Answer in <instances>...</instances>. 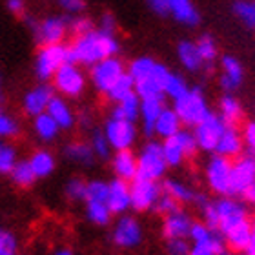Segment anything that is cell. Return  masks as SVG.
Segmentation results:
<instances>
[{"label": "cell", "mask_w": 255, "mask_h": 255, "mask_svg": "<svg viewBox=\"0 0 255 255\" xmlns=\"http://www.w3.org/2000/svg\"><path fill=\"white\" fill-rule=\"evenodd\" d=\"M243 140H245V146L248 149L255 148V121H250L246 123L245 128H243Z\"/></svg>", "instance_id": "cell-51"}, {"label": "cell", "mask_w": 255, "mask_h": 255, "mask_svg": "<svg viewBox=\"0 0 255 255\" xmlns=\"http://www.w3.org/2000/svg\"><path fill=\"white\" fill-rule=\"evenodd\" d=\"M138 115H140V97L137 93H131L129 97L117 102L110 112V117L124 119V121H131V123L137 121Z\"/></svg>", "instance_id": "cell-31"}, {"label": "cell", "mask_w": 255, "mask_h": 255, "mask_svg": "<svg viewBox=\"0 0 255 255\" xmlns=\"http://www.w3.org/2000/svg\"><path fill=\"white\" fill-rule=\"evenodd\" d=\"M195 44H197V49H199L202 60H204V68L212 69V64L215 62V59H217V55H219L215 38L206 33V35H201Z\"/></svg>", "instance_id": "cell-39"}, {"label": "cell", "mask_w": 255, "mask_h": 255, "mask_svg": "<svg viewBox=\"0 0 255 255\" xmlns=\"http://www.w3.org/2000/svg\"><path fill=\"white\" fill-rule=\"evenodd\" d=\"M108 191H110V184L108 182L99 181V179L90 181L88 182V190H86V201L108 202Z\"/></svg>", "instance_id": "cell-45"}, {"label": "cell", "mask_w": 255, "mask_h": 255, "mask_svg": "<svg viewBox=\"0 0 255 255\" xmlns=\"http://www.w3.org/2000/svg\"><path fill=\"white\" fill-rule=\"evenodd\" d=\"M193 223L195 221L191 219V215L186 210L177 208L175 212L164 215V221H162V235H164V239H177V237L188 239Z\"/></svg>", "instance_id": "cell-19"}, {"label": "cell", "mask_w": 255, "mask_h": 255, "mask_svg": "<svg viewBox=\"0 0 255 255\" xmlns=\"http://www.w3.org/2000/svg\"><path fill=\"white\" fill-rule=\"evenodd\" d=\"M245 80V69L239 60L232 57V55H224L221 59V77H219V84L226 93H234L239 90L241 84Z\"/></svg>", "instance_id": "cell-21"}, {"label": "cell", "mask_w": 255, "mask_h": 255, "mask_svg": "<svg viewBox=\"0 0 255 255\" xmlns=\"http://www.w3.org/2000/svg\"><path fill=\"white\" fill-rule=\"evenodd\" d=\"M155 64H157V60L151 59V57H138V59L131 60V64L128 66L126 71L129 73V77L135 82H138V80L146 79V77H149V75L153 73Z\"/></svg>", "instance_id": "cell-40"}, {"label": "cell", "mask_w": 255, "mask_h": 255, "mask_svg": "<svg viewBox=\"0 0 255 255\" xmlns=\"http://www.w3.org/2000/svg\"><path fill=\"white\" fill-rule=\"evenodd\" d=\"M46 112L55 119V123L59 124V128L62 131L71 129V128L75 126V123H77V117H75L71 106H69L68 102H66V99L60 95H55L53 99L49 101Z\"/></svg>", "instance_id": "cell-25"}, {"label": "cell", "mask_w": 255, "mask_h": 255, "mask_svg": "<svg viewBox=\"0 0 255 255\" xmlns=\"http://www.w3.org/2000/svg\"><path fill=\"white\" fill-rule=\"evenodd\" d=\"M86 190H88V182L80 177H71L68 182H66V197L73 202H84L86 201Z\"/></svg>", "instance_id": "cell-43"}, {"label": "cell", "mask_w": 255, "mask_h": 255, "mask_svg": "<svg viewBox=\"0 0 255 255\" xmlns=\"http://www.w3.org/2000/svg\"><path fill=\"white\" fill-rule=\"evenodd\" d=\"M79 124L82 128H91V115H90V113H80V115H79Z\"/></svg>", "instance_id": "cell-57"}, {"label": "cell", "mask_w": 255, "mask_h": 255, "mask_svg": "<svg viewBox=\"0 0 255 255\" xmlns=\"http://www.w3.org/2000/svg\"><path fill=\"white\" fill-rule=\"evenodd\" d=\"M181 129H182V123H181V119H179V115L175 113V110L164 106V110L160 112L159 119H157V123H155V135L164 140V138L173 137V135L179 133Z\"/></svg>", "instance_id": "cell-28"}, {"label": "cell", "mask_w": 255, "mask_h": 255, "mask_svg": "<svg viewBox=\"0 0 255 255\" xmlns=\"http://www.w3.org/2000/svg\"><path fill=\"white\" fill-rule=\"evenodd\" d=\"M20 133V126L16 123L15 117H11L9 113H5L0 108V140L4 138H13Z\"/></svg>", "instance_id": "cell-46"}, {"label": "cell", "mask_w": 255, "mask_h": 255, "mask_svg": "<svg viewBox=\"0 0 255 255\" xmlns=\"http://www.w3.org/2000/svg\"><path fill=\"white\" fill-rule=\"evenodd\" d=\"M243 149H245V140H243V133L239 131V128L226 124L221 137H219V142L215 146L213 153L234 160L243 155Z\"/></svg>", "instance_id": "cell-20"}, {"label": "cell", "mask_w": 255, "mask_h": 255, "mask_svg": "<svg viewBox=\"0 0 255 255\" xmlns=\"http://www.w3.org/2000/svg\"><path fill=\"white\" fill-rule=\"evenodd\" d=\"M53 255H73V252L69 250V248H59Z\"/></svg>", "instance_id": "cell-58"}, {"label": "cell", "mask_w": 255, "mask_h": 255, "mask_svg": "<svg viewBox=\"0 0 255 255\" xmlns=\"http://www.w3.org/2000/svg\"><path fill=\"white\" fill-rule=\"evenodd\" d=\"M190 90V84L186 82V79L179 73H171L168 75V80H166L164 84V97L171 99V101H177V99H181L184 93H188Z\"/></svg>", "instance_id": "cell-41"}, {"label": "cell", "mask_w": 255, "mask_h": 255, "mask_svg": "<svg viewBox=\"0 0 255 255\" xmlns=\"http://www.w3.org/2000/svg\"><path fill=\"white\" fill-rule=\"evenodd\" d=\"M59 4L69 15H79L86 9V0H59Z\"/></svg>", "instance_id": "cell-50"}, {"label": "cell", "mask_w": 255, "mask_h": 255, "mask_svg": "<svg viewBox=\"0 0 255 255\" xmlns=\"http://www.w3.org/2000/svg\"><path fill=\"white\" fill-rule=\"evenodd\" d=\"M9 177L11 181L20 188H31L35 184V181H37V175H35L29 160H16V164L13 166Z\"/></svg>", "instance_id": "cell-35"}, {"label": "cell", "mask_w": 255, "mask_h": 255, "mask_svg": "<svg viewBox=\"0 0 255 255\" xmlns=\"http://www.w3.org/2000/svg\"><path fill=\"white\" fill-rule=\"evenodd\" d=\"M146 4L155 15L168 16L170 15V7H168V0H146Z\"/></svg>", "instance_id": "cell-52"}, {"label": "cell", "mask_w": 255, "mask_h": 255, "mask_svg": "<svg viewBox=\"0 0 255 255\" xmlns=\"http://www.w3.org/2000/svg\"><path fill=\"white\" fill-rule=\"evenodd\" d=\"M241 197H243V201H245L248 206H255V181L241 193Z\"/></svg>", "instance_id": "cell-55"}, {"label": "cell", "mask_w": 255, "mask_h": 255, "mask_svg": "<svg viewBox=\"0 0 255 255\" xmlns=\"http://www.w3.org/2000/svg\"><path fill=\"white\" fill-rule=\"evenodd\" d=\"M55 97V88L51 84L40 82L35 88L27 91L24 99H22V110L29 117H37L40 113H46L49 101Z\"/></svg>", "instance_id": "cell-18"}, {"label": "cell", "mask_w": 255, "mask_h": 255, "mask_svg": "<svg viewBox=\"0 0 255 255\" xmlns=\"http://www.w3.org/2000/svg\"><path fill=\"white\" fill-rule=\"evenodd\" d=\"M246 155H250L252 159L255 160V148H254V149H248V153H246Z\"/></svg>", "instance_id": "cell-60"}, {"label": "cell", "mask_w": 255, "mask_h": 255, "mask_svg": "<svg viewBox=\"0 0 255 255\" xmlns=\"http://www.w3.org/2000/svg\"><path fill=\"white\" fill-rule=\"evenodd\" d=\"M168 7L170 15L182 26L195 27L201 22V15L191 0H168Z\"/></svg>", "instance_id": "cell-26"}, {"label": "cell", "mask_w": 255, "mask_h": 255, "mask_svg": "<svg viewBox=\"0 0 255 255\" xmlns=\"http://www.w3.org/2000/svg\"><path fill=\"white\" fill-rule=\"evenodd\" d=\"M246 255H255V217L252 219V241L248 250H246Z\"/></svg>", "instance_id": "cell-56"}, {"label": "cell", "mask_w": 255, "mask_h": 255, "mask_svg": "<svg viewBox=\"0 0 255 255\" xmlns=\"http://www.w3.org/2000/svg\"><path fill=\"white\" fill-rule=\"evenodd\" d=\"M173 110L181 119L182 126L195 128L210 113V106L201 88H190L188 93L173 101Z\"/></svg>", "instance_id": "cell-4"}, {"label": "cell", "mask_w": 255, "mask_h": 255, "mask_svg": "<svg viewBox=\"0 0 255 255\" xmlns=\"http://www.w3.org/2000/svg\"><path fill=\"white\" fill-rule=\"evenodd\" d=\"M91 148H93V153H95V157H99V159L102 160H108L110 157H112V144L108 142V137L106 133H104V129H93V133H91Z\"/></svg>", "instance_id": "cell-42"}, {"label": "cell", "mask_w": 255, "mask_h": 255, "mask_svg": "<svg viewBox=\"0 0 255 255\" xmlns=\"http://www.w3.org/2000/svg\"><path fill=\"white\" fill-rule=\"evenodd\" d=\"M112 170L117 179L123 181H133L137 177V155L131 149H121L115 151L112 157Z\"/></svg>", "instance_id": "cell-23"}, {"label": "cell", "mask_w": 255, "mask_h": 255, "mask_svg": "<svg viewBox=\"0 0 255 255\" xmlns=\"http://www.w3.org/2000/svg\"><path fill=\"white\" fill-rule=\"evenodd\" d=\"M142 226H140V223L135 217H131V215H121L117 219V223H115L112 232V241L115 246L124 248V250L137 248L142 243Z\"/></svg>", "instance_id": "cell-14"}, {"label": "cell", "mask_w": 255, "mask_h": 255, "mask_svg": "<svg viewBox=\"0 0 255 255\" xmlns=\"http://www.w3.org/2000/svg\"><path fill=\"white\" fill-rule=\"evenodd\" d=\"M234 15L239 18V22L245 27L255 29V0H235L232 5Z\"/></svg>", "instance_id": "cell-37"}, {"label": "cell", "mask_w": 255, "mask_h": 255, "mask_svg": "<svg viewBox=\"0 0 255 255\" xmlns=\"http://www.w3.org/2000/svg\"><path fill=\"white\" fill-rule=\"evenodd\" d=\"M112 210L108 206V202H95L86 201V217L88 221L97 226H106L112 221Z\"/></svg>", "instance_id": "cell-36"}, {"label": "cell", "mask_w": 255, "mask_h": 255, "mask_svg": "<svg viewBox=\"0 0 255 255\" xmlns=\"http://www.w3.org/2000/svg\"><path fill=\"white\" fill-rule=\"evenodd\" d=\"M66 62H68V46H64L62 42L40 46L35 57V75L40 82H48Z\"/></svg>", "instance_id": "cell-7"}, {"label": "cell", "mask_w": 255, "mask_h": 255, "mask_svg": "<svg viewBox=\"0 0 255 255\" xmlns=\"http://www.w3.org/2000/svg\"><path fill=\"white\" fill-rule=\"evenodd\" d=\"M177 208H181V204L173 199V197L168 193V191H164L162 190V193L159 195V199H157V202H155V206L151 208V212H155V213H159V215H168V213H171V212H175Z\"/></svg>", "instance_id": "cell-47"}, {"label": "cell", "mask_w": 255, "mask_h": 255, "mask_svg": "<svg viewBox=\"0 0 255 255\" xmlns=\"http://www.w3.org/2000/svg\"><path fill=\"white\" fill-rule=\"evenodd\" d=\"M131 93H135V80H133L131 77H129V73L126 71V73L112 86V90L108 91L106 97L113 104H117V102H121L123 99L129 97Z\"/></svg>", "instance_id": "cell-38"}, {"label": "cell", "mask_w": 255, "mask_h": 255, "mask_svg": "<svg viewBox=\"0 0 255 255\" xmlns=\"http://www.w3.org/2000/svg\"><path fill=\"white\" fill-rule=\"evenodd\" d=\"M24 20L27 22L38 46L60 44L66 38V33L69 31L66 16H48L44 20H33L31 16H26Z\"/></svg>", "instance_id": "cell-9"}, {"label": "cell", "mask_w": 255, "mask_h": 255, "mask_svg": "<svg viewBox=\"0 0 255 255\" xmlns=\"http://www.w3.org/2000/svg\"><path fill=\"white\" fill-rule=\"evenodd\" d=\"M177 57H179L182 68L191 71V73H197L204 68V60L197 49V44L191 40H181L177 44Z\"/></svg>", "instance_id": "cell-27"}, {"label": "cell", "mask_w": 255, "mask_h": 255, "mask_svg": "<svg viewBox=\"0 0 255 255\" xmlns=\"http://www.w3.org/2000/svg\"><path fill=\"white\" fill-rule=\"evenodd\" d=\"M255 181V160L250 155H241L232 160V197H241V193Z\"/></svg>", "instance_id": "cell-17"}, {"label": "cell", "mask_w": 255, "mask_h": 255, "mask_svg": "<svg viewBox=\"0 0 255 255\" xmlns=\"http://www.w3.org/2000/svg\"><path fill=\"white\" fill-rule=\"evenodd\" d=\"M93 22L88 18V16H69L68 18V29L73 33L75 37H79V35H84V33L91 31L93 29Z\"/></svg>", "instance_id": "cell-48"}, {"label": "cell", "mask_w": 255, "mask_h": 255, "mask_svg": "<svg viewBox=\"0 0 255 255\" xmlns=\"http://www.w3.org/2000/svg\"><path fill=\"white\" fill-rule=\"evenodd\" d=\"M219 117L223 119L224 124L237 126L243 121V106L232 93H224L219 101Z\"/></svg>", "instance_id": "cell-30"}, {"label": "cell", "mask_w": 255, "mask_h": 255, "mask_svg": "<svg viewBox=\"0 0 255 255\" xmlns=\"http://www.w3.org/2000/svg\"><path fill=\"white\" fill-rule=\"evenodd\" d=\"M170 69L164 64L157 62L153 68V73L146 79L135 82V93L142 99H164V84L168 80Z\"/></svg>", "instance_id": "cell-16"}, {"label": "cell", "mask_w": 255, "mask_h": 255, "mask_svg": "<svg viewBox=\"0 0 255 255\" xmlns=\"http://www.w3.org/2000/svg\"><path fill=\"white\" fill-rule=\"evenodd\" d=\"M33 129H35V135H37L40 140L44 142H51L59 137V133L62 131L59 128V124L55 123V119L49 115L48 112L40 113L37 117H33Z\"/></svg>", "instance_id": "cell-33"}, {"label": "cell", "mask_w": 255, "mask_h": 255, "mask_svg": "<svg viewBox=\"0 0 255 255\" xmlns=\"http://www.w3.org/2000/svg\"><path fill=\"white\" fill-rule=\"evenodd\" d=\"M16 149L15 146L0 142V175H9L13 166L16 164Z\"/></svg>", "instance_id": "cell-44"}, {"label": "cell", "mask_w": 255, "mask_h": 255, "mask_svg": "<svg viewBox=\"0 0 255 255\" xmlns=\"http://www.w3.org/2000/svg\"><path fill=\"white\" fill-rule=\"evenodd\" d=\"M213 204H215V212H217V232L221 234V237L228 230L239 226L241 223L250 221L248 204L243 201H237L235 197H219L217 201H213Z\"/></svg>", "instance_id": "cell-5"}, {"label": "cell", "mask_w": 255, "mask_h": 255, "mask_svg": "<svg viewBox=\"0 0 255 255\" xmlns=\"http://www.w3.org/2000/svg\"><path fill=\"white\" fill-rule=\"evenodd\" d=\"M190 255H234L217 230H212L204 223H193L190 232Z\"/></svg>", "instance_id": "cell-3"}, {"label": "cell", "mask_w": 255, "mask_h": 255, "mask_svg": "<svg viewBox=\"0 0 255 255\" xmlns=\"http://www.w3.org/2000/svg\"><path fill=\"white\" fill-rule=\"evenodd\" d=\"M99 29H102L104 33H112V35H115V31H117V22H115V16H113L112 13H104V15L101 16Z\"/></svg>", "instance_id": "cell-53"}, {"label": "cell", "mask_w": 255, "mask_h": 255, "mask_svg": "<svg viewBox=\"0 0 255 255\" xmlns=\"http://www.w3.org/2000/svg\"><path fill=\"white\" fill-rule=\"evenodd\" d=\"M197 151H199V146H197L195 135L188 129H181L173 137L162 140V153H164V159L168 162V168L181 166L184 160L193 157Z\"/></svg>", "instance_id": "cell-6"}, {"label": "cell", "mask_w": 255, "mask_h": 255, "mask_svg": "<svg viewBox=\"0 0 255 255\" xmlns=\"http://www.w3.org/2000/svg\"><path fill=\"white\" fill-rule=\"evenodd\" d=\"M27 160H29V164H31L37 179H46L57 168V160H55L53 153L48 151V149H37V151H33L31 157Z\"/></svg>", "instance_id": "cell-32"}, {"label": "cell", "mask_w": 255, "mask_h": 255, "mask_svg": "<svg viewBox=\"0 0 255 255\" xmlns=\"http://www.w3.org/2000/svg\"><path fill=\"white\" fill-rule=\"evenodd\" d=\"M166 170H168V162L162 153V142L148 140L137 155V177L135 179L159 182L166 175Z\"/></svg>", "instance_id": "cell-2"}, {"label": "cell", "mask_w": 255, "mask_h": 255, "mask_svg": "<svg viewBox=\"0 0 255 255\" xmlns=\"http://www.w3.org/2000/svg\"><path fill=\"white\" fill-rule=\"evenodd\" d=\"M124 73H126L124 62L115 55V57H108V59H102L97 64H93L90 69V79H91L93 88H95L99 93H104V95H106L108 91L112 90V86L115 84Z\"/></svg>", "instance_id": "cell-11"}, {"label": "cell", "mask_w": 255, "mask_h": 255, "mask_svg": "<svg viewBox=\"0 0 255 255\" xmlns=\"http://www.w3.org/2000/svg\"><path fill=\"white\" fill-rule=\"evenodd\" d=\"M104 133L108 137V142L112 144L113 151L121 149H131V146L137 140V128L131 121L110 117L104 124Z\"/></svg>", "instance_id": "cell-13"}, {"label": "cell", "mask_w": 255, "mask_h": 255, "mask_svg": "<svg viewBox=\"0 0 255 255\" xmlns=\"http://www.w3.org/2000/svg\"><path fill=\"white\" fill-rule=\"evenodd\" d=\"M119 49H121V44L115 35L93 27L91 31L75 37L73 42L68 46V62L91 68L99 60L115 57Z\"/></svg>", "instance_id": "cell-1"}, {"label": "cell", "mask_w": 255, "mask_h": 255, "mask_svg": "<svg viewBox=\"0 0 255 255\" xmlns=\"http://www.w3.org/2000/svg\"><path fill=\"white\" fill-rule=\"evenodd\" d=\"M5 5H7V9L16 16H24V13H26V2H24V0H7Z\"/></svg>", "instance_id": "cell-54"}, {"label": "cell", "mask_w": 255, "mask_h": 255, "mask_svg": "<svg viewBox=\"0 0 255 255\" xmlns=\"http://www.w3.org/2000/svg\"><path fill=\"white\" fill-rule=\"evenodd\" d=\"M110 191H108V206L112 210L113 215H124L131 208V191L129 184L123 179H113L108 182Z\"/></svg>", "instance_id": "cell-22"}, {"label": "cell", "mask_w": 255, "mask_h": 255, "mask_svg": "<svg viewBox=\"0 0 255 255\" xmlns=\"http://www.w3.org/2000/svg\"><path fill=\"white\" fill-rule=\"evenodd\" d=\"M191 245L184 237H177V239H166V252L168 255H190Z\"/></svg>", "instance_id": "cell-49"}, {"label": "cell", "mask_w": 255, "mask_h": 255, "mask_svg": "<svg viewBox=\"0 0 255 255\" xmlns=\"http://www.w3.org/2000/svg\"><path fill=\"white\" fill-rule=\"evenodd\" d=\"M4 101V80H2V75H0V102Z\"/></svg>", "instance_id": "cell-59"}, {"label": "cell", "mask_w": 255, "mask_h": 255, "mask_svg": "<svg viewBox=\"0 0 255 255\" xmlns=\"http://www.w3.org/2000/svg\"><path fill=\"white\" fill-rule=\"evenodd\" d=\"M53 88L60 97L66 99H79L86 90V75L79 68V64L66 62L53 75Z\"/></svg>", "instance_id": "cell-8"}, {"label": "cell", "mask_w": 255, "mask_h": 255, "mask_svg": "<svg viewBox=\"0 0 255 255\" xmlns=\"http://www.w3.org/2000/svg\"><path fill=\"white\" fill-rule=\"evenodd\" d=\"M162 110H164V99H142L140 101L138 119L142 123V133L146 137L155 135V123H157Z\"/></svg>", "instance_id": "cell-24"}, {"label": "cell", "mask_w": 255, "mask_h": 255, "mask_svg": "<svg viewBox=\"0 0 255 255\" xmlns=\"http://www.w3.org/2000/svg\"><path fill=\"white\" fill-rule=\"evenodd\" d=\"M162 190L168 191L179 204H193L195 195H197V191L191 190L186 182L177 181V179H168V181H164Z\"/></svg>", "instance_id": "cell-34"}, {"label": "cell", "mask_w": 255, "mask_h": 255, "mask_svg": "<svg viewBox=\"0 0 255 255\" xmlns=\"http://www.w3.org/2000/svg\"><path fill=\"white\" fill-rule=\"evenodd\" d=\"M224 126H226V124H224L223 119L219 117V113H213V112L208 113L206 117L193 128V135H195L199 149L208 151V153H213Z\"/></svg>", "instance_id": "cell-12"}, {"label": "cell", "mask_w": 255, "mask_h": 255, "mask_svg": "<svg viewBox=\"0 0 255 255\" xmlns=\"http://www.w3.org/2000/svg\"><path fill=\"white\" fill-rule=\"evenodd\" d=\"M204 177H206L208 188L217 193L219 197H226L232 191V159L213 155L206 162L204 168Z\"/></svg>", "instance_id": "cell-10"}, {"label": "cell", "mask_w": 255, "mask_h": 255, "mask_svg": "<svg viewBox=\"0 0 255 255\" xmlns=\"http://www.w3.org/2000/svg\"><path fill=\"white\" fill-rule=\"evenodd\" d=\"M64 157L75 164L80 166H91L93 160L97 159L95 153H93V148H91L90 142H84V140H75V142H69L66 148H64Z\"/></svg>", "instance_id": "cell-29"}, {"label": "cell", "mask_w": 255, "mask_h": 255, "mask_svg": "<svg viewBox=\"0 0 255 255\" xmlns=\"http://www.w3.org/2000/svg\"><path fill=\"white\" fill-rule=\"evenodd\" d=\"M131 191V208L135 212H149L155 206V202L162 193V184L157 181H146V179H133L129 184Z\"/></svg>", "instance_id": "cell-15"}]
</instances>
